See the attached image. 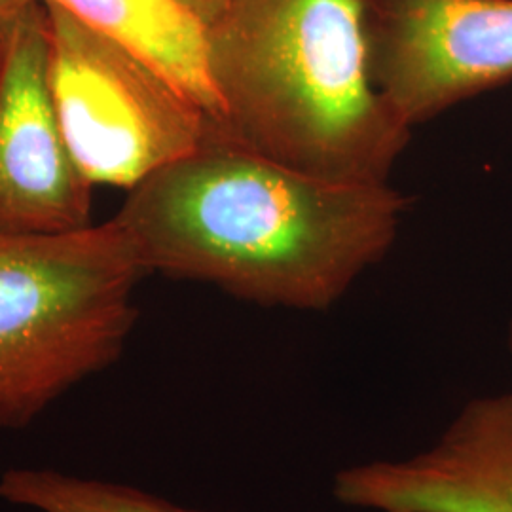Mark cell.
Instances as JSON below:
<instances>
[{
    "label": "cell",
    "instance_id": "cell-11",
    "mask_svg": "<svg viewBox=\"0 0 512 512\" xmlns=\"http://www.w3.org/2000/svg\"><path fill=\"white\" fill-rule=\"evenodd\" d=\"M179 2L186 6L194 16L202 19L205 27L219 18L222 6H224V0H179Z\"/></svg>",
    "mask_w": 512,
    "mask_h": 512
},
{
    "label": "cell",
    "instance_id": "cell-5",
    "mask_svg": "<svg viewBox=\"0 0 512 512\" xmlns=\"http://www.w3.org/2000/svg\"><path fill=\"white\" fill-rule=\"evenodd\" d=\"M372 84L414 128L512 80V0H366Z\"/></svg>",
    "mask_w": 512,
    "mask_h": 512
},
{
    "label": "cell",
    "instance_id": "cell-7",
    "mask_svg": "<svg viewBox=\"0 0 512 512\" xmlns=\"http://www.w3.org/2000/svg\"><path fill=\"white\" fill-rule=\"evenodd\" d=\"M334 497L368 512H512V389L469 401L427 450L338 471Z\"/></svg>",
    "mask_w": 512,
    "mask_h": 512
},
{
    "label": "cell",
    "instance_id": "cell-2",
    "mask_svg": "<svg viewBox=\"0 0 512 512\" xmlns=\"http://www.w3.org/2000/svg\"><path fill=\"white\" fill-rule=\"evenodd\" d=\"M365 12L366 0H224L205 27L220 128L315 177L387 183L412 128L372 84Z\"/></svg>",
    "mask_w": 512,
    "mask_h": 512
},
{
    "label": "cell",
    "instance_id": "cell-1",
    "mask_svg": "<svg viewBox=\"0 0 512 512\" xmlns=\"http://www.w3.org/2000/svg\"><path fill=\"white\" fill-rule=\"evenodd\" d=\"M114 220L148 274L270 308L325 311L380 262L406 202L279 164L211 120L200 145L128 190Z\"/></svg>",
    "mask_w": 512,
    "mask_h": 512
},
{
    "label": "cell",
    "instance_id": "cell-3",
    "mask_svg": "<svg viewBox=\"0 0 512 512\" xmlns=\"http://www.w3.org/2000/svg\"><path fill=\"white\" fill-rule=\"evenodd\" d=\"M148 275L122 226L52 236L0 234V427H29L114 365Z\"/></svg>",
    "mask_w": 512,
    "mask_h": 512
},
{
    "label": "cell",
    "instance_id": "cell-10",
    "mask_svg": "<svg viewBox=\"0 0 512 512\" xmlns=\"http://www.w3.org/2000/svg\"><path fill=\"white\" fill-rule=\"evenodd\" d=\"M38 0H0V37Z\"/></svg>",
    "mask_w": 512,
    "mask_h": 512
},
{
    "label": "cell",
    "instance_id": "cell-6",
    "mask_svg": "<svg viewBox=\"0 0 512 512\" xmlns=\"http://www.w3.org/2000/svg\"><path fill=\"white\" fill-rule=\"evenodd\" d=\"M93 184L76 164L50 88V25L35 2L0 37V234L92 226Z\"/></svg>",
    "mask_w": 512,
    "mask_h": 512
},
{
    "label": "cell",
    "instance_id": "cell-8",
    "mask_svg": "<svg viewBox=\"0 0 512 512\" xmlns=\"http://www.w3.org/2000/svg\"><path fill=\"white\" fill-rule=\"evenodd\" d=\"M141 57L213 120L220 103L207 69V31L179 0H40Z\"/></svg>",
    "mask_w": 512,
    "mask_h": 512
},
{
    "label": "cell",
    "instance_id": "cell-9",
    "mask_svg": "<svg viewBox=\"0 0 512 512\" xmlns=\"http://www.w3.org/2000/svg\"><path fill=\"white\" fill-rule=\"evenodd\" d=\"M0 499L37 512H215L186 509L126 484L35 467L4 471Z\"/></svg>",
    "mask_w": 512,
    "mask_h": 512
},
{
    "label": "cell",
    "instance_id": "cell-4",
    "mask_svg": "<svg viewBox=\"0 0 512 512\" xmlns=\"http://www.w3.org/2000/svg\"><path fill=\"white\" fill-rule=\"evenodd\" d=\"M50 88L86 179L131 190L200 145L213 120L141 57L46 4Z\"/></svg>",
    "mask_w": 512,
    "mask_h": 512
},
{
    "label": "cell",
    "instance_id": "cell-12",
    "mask_svg": "<svg viewBox=\"0 0 512 512\" xmlns=\"http://www.w3.org/2000/svg\"><path fill=\"white\" fill-rule=\"evenodd\" d=\"M509 349H511V353H512V321H511V327H509Z\"/></svg>",
    "mask_w": 512,
    "mask_h": 512
}]
</instances>
